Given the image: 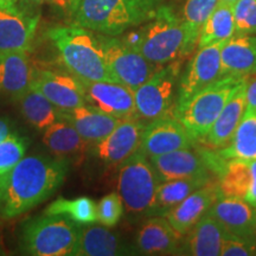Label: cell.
Here are the masks:
<instances>
[{
  "label": "cell",
  "instance_id": "1",
  "mask_svg": "<svg viewBox=\"0 0 256 256\" xmlns=\"http://www.w3.org/2000/svg\"><path fill=\"white\" fill-rule=\"evenodd\" d=\"M68 160L44 156H24L0 176V217L11 220L52 196L66 180Z\"/></svg>",
  "mask_w": 256,
  "mask_h": 256
},
{
  "label": "cell",
  "instance_id": "2",
  "mask_svg": "<svg viewBox=\"0 0 256 256\" xmlns=\"http://www.w3.org/2000/svg\"><path fill=\"white\" fill-rule=\"evenodd\" d=\"M121 40L160 66L182 60L192 52L183 20L166 5L160 6L151 20L128 32Z\"/></svg>",
  "mask_w": 256,
  "mask_h": 256
},
{
  "label": "cell",
  "instance_id": "3",
  "mask_svg": "<svg viewBox=\"0 0 256 256\" xmlns=\"http://www.w3.org/2000/svg\"><path fill=\"white\" fill-rule=\"evenodd\" d=\"M162 0H81L74 24L106 36H120L154 17Z\"/></svg>",
  "mask_w": 256,
  "mask_h": 256
},
{
  "label": "cell",
  "instance_id": "4",
  "mask_svg": "<svg viewBox=\"0 0 256 256\" xmlns=\"http://www.w3.org/2000/svg\"><path fill=\"white\" fill-rule=\"evenodd\" d=\"M48 36L74 76L87 81L114 82L106 66L100 40L92 31L74 24L52 28Z\"/></svg>",
  "mask_w": 256,
  "mask_h": 256
},
{
  "label": "cell",
  "instance_id": "5",
  "mask_svg": "<svg viewBox=\"0 0 256 256\" xmlns=\"http://www.w3.org/2000/svg\"><path fill=\"white\" fill-rule=\"evenodd\" d=\"M246 78L234 75L222 76L176 107L172 115L183 124L194 142L203 140L230 96Z\"/></svg>",
  "mask_w": 256,
  "mask_h": 256
},
{
  "label": "cell",
  "instance_id": "6",
  "mask_svg": "<svg viewBox=\"0 0 256 256\" xmlns=\"http://www.w3.org/2000/svg\"><path fill=\"white\" fill-rule=\"evenodd\" d=\"M81 224L60 215H46L25 224L22 248L34 256L74 255Z\"/></svg>",
  "mask_w": 256,
  "mask_h": 256
},
{
  "label": "cell",
  "instance_id": "7",
  "mask_svg": "<svg viewBox=\"0 0 256 256\" xmlns=\"http://www.w3.org/2000/svg\"><path fill=\"white\" fill-rule=\"evenodd\" d=\"M162 178L151 160L142 152L136 151L120 164L118 174V194L130 215H148L156 188Z\"/></svg>",
  "mask_w": 256,
  "mask_h": 256
},
{
  "label": "cell",
  "instance_id": "8",
  "mask_svg": "<svg viewBox=\"0 0 256 256\" xmlns=\"http://www.w3.org/2000/svg\"><path fill=\"white\" fill-rule=\"evenodd\" d=\"M179 72L180 60L168 63L134 90L136 113L140 119L150 122L172 115L177 98Z\"/></svg>",
  "mask_w": 256,
  "mask_h": 256
},
{
  "label": "cell",
  "instance_id": "9",
  "mask_svg": "<svg viewBox=\"0 0 256 256\" xmlns=\"http://www.w3.org/2000/svg\"><path fill=\"white\" fill-rule=\"evenodd\" d=\"M108 72L114 82L136 90L154 74L160 66L151 63L139 51L128 46L121 38L98 36Z\"/></svg>",
  "mask_w": 256,
  "mask_h": 256
},
{
  "label": "cell",
  "instance_id": "10",
  "mask_svg": "<svg viewBox=\"0 0 256 256\" xmlns=\"http://www.w3.org/2000/svg\"><path fill=\"white\" fill-rule=\"evenodd\" d=\"M223 43L198 48L196 55L192 57L180 81L178 82L174 108L183 104L196 92L222 78L220 49Z\"/></svg>",
  "mask_w": 256,
  "mask_h": 256
},
{
  "label": "cell",
  "instance_id": "11",
  "mask_svg": "<svg viewBox=\"0 0 256 256\" xmlns=\"http://www.w3.org/2000/svg\"><path fill=\"white\" fill-rule=\"evenodd\" d=\"M194 142L183 124L174 115H168L146 124L139 151L153 158L177 150L190 148Z\"/></svg>",
  "mask_w": 256,
  "mask_h": 256
},
{
  "label": "cell",
  "instance_id": "12",
  "mask_svg": "<svg viewBox=\"0 0 256 256\" xmlns=\"http://www.w3.org/2000/svg\"><path fill=\"white\" fill-rule=\"evenodd\" d=\"M146 124L139 116L127 118L107 136L95 144V154L108 165H120L139 151Z\"/></svg>",
  "mask_w": 256,
  "mask_h": 256
},
{
  "label": "cell",
  "instance_id": "13",
  "mask_svg": "<svg viewBox=\"0 0 256 256\" xmlns=\"http://www.w3.org/2000/svg\"><path fill=\"white\" fill-rule=\"evenodd\" d=\"M81 82L87 104L118 119L139 116L132 89L116 82L87 80H81Z\"/></svg>",
  "mask_w": 256,
  "mask_h": 256
},
{
  "label": "cell",
  "instance_id": "14",
  "mask_svg": "<svg viewBox=\"0 0 256 256\" xmlns=\"http://www.w3.org/2000/svg\"><path fill=\"white\" fill-rule=\"evenodd\" d=\"M31 86L62 110H70L86 104L84 88L81 80L70 72L34 70Z\"/></svg>",
  "mask_w": 256,
  "mask_h": 256
},
{
  "label": "cell",
  "instance_id": "15",
  "mask_svg": "<svg viewBox=\"0 0 256 256\" xmlns=\"http://www.w3.org/2000/svg\"><path fill=\"white\" fill-rule=\"evenodd\" d=\"M38 23L40 16L26 14L16 2L0 0V52L28 51Z\"/></svg>",
  "mask_w": 256,
  "mask_h": 256
},
{
  "label": "cell",
  "instance_id": "16",
  "mask_svg": "<svg viewBox=\"0 0 256 256\" xmlns=\"http://www.w3.org/2000/svg\"><path fill=\"white\" fill-rule=\"evenodd\" d=\"M229 236L256 244V209L241 198L220 197L208 211Z\"/></svg>",
  "mask_w": 256,
  "mask_h": 256
},
{
  "label": "cell",
  "instance_id": "17",
  "mask_svg": "<svg viewBox=\"0 0 256 256\" xmlns=\"http://www.w3.org/2000/svg\"><path fill=\"white\" fill-rule=\"evenodd\" d=\"M222 197L218 183L211 180L204 186L192 192L190 196L179 203L177 206L165 214L164 217L168 220L172 228L180 235H186L196 226L210 208Z\"/></svg>",
  "mask_w": 256,
  "mask_h": 256
},
{
  "label": "cell",
  "instance_id": "18",
  "mask_svg": "<svg viewBox=\"0 0 256 256\" xmlns=\"http://www.w3.org/2000/svg\"><path fill=\"white\" fill-rule=\"evenodd\" d=\"M182 240L164 216H151L138 232L136 247L144 255H178Z\"/></svg>",
  "mask_w": 256,
  "mask_h": 256
},
{
  "label": "cell",
  "instance_id": "19",
  "mask_svg": "<svg viewBox=\"0 0 256 256\" xmlns=\"http://www.w3.org/2000/svg\"><path fill=\"white\" fill-rule=\"evenodd\" d=\"M32 68L28 51L16 50L0 52V92L17 100L34 81Z\"/></svg>",
  "mask_w": 256,
  "mask_h": 256
},
{
  "label": "cell",
  "instance_id": "20",
  "mask_svg": "<svg viewBox=\"0 0 256 256\" xmlns=\"http://www.w3.org/2000/svg\"><path fill=\"white\" fill-rule=\"evenodd\" d=\"M222 76L256 74V34H235L222 44Z\"/></svg>",
  "mask_w": 256,
  "mask_h": 256
},
{
  "label": "cell",
  "instance_id": "21",
  "mask_svg": "<svg viewBox=\"0 0 256 256\" xmlns=\"http://www.w3.org/2000/svg\"><path fill=\"white\" fill-rule=\"evenodd\" d=\"M162 182L209 176V165L204 156L190 148H182L150 158Z\"/></svg>",
  "mask_w": 256,
  "mask_h": 256
},
{
  "label": "cell",
  "instance_id": "22",
  "mask_svg": "<svg viewBox=\"0 0 256 256\" xmlns=\"http://www.w3.org/2000/svg\"><path fill=\"white\" fill-rule=\"evenodd\" d=\"M246 83L247 78L242 81L230 96L224 108L220 112L209 133L204 138L208 145L223 148L232 142L236 128L241 122L243 114L247 110V98H246Z\"/></svg>",
  "mask_w": 256,
  "mask_h": 256
},
{
  "label": "cell",
  "instance_id": "23",
  "mask_svg": "<svg viewBox=\"0 0 256 256\" xmlns=\"http://www.w3.org/2000/svg\"><path fill=\"white\" fill-rule=\"evenodd\" d=\"M184 236L178 255L217 256L220 255L226 234L220 223L206 212Z\"/></svg>",
  "mask_w": 256,
  "mask_h": 256
},
{
  "label": "cell",
  "instance_id": "24",
  "mask_svg": "<svg viewBox=\"0 0 256 256\" xmlns=\"http://www.w3.org/2000/svg\"><path fill=\"white\" fill-rule=\"evenodd\" d=\"M130 254V249L104 224H81L76 256H116Z\"/></svg>",
  "mask_w": 256,
  "mask_h": 256
},
{
  "label": "cell",
  "instance_id": "25",
  "mask_svg": "<svg viewBox=\"0 0 256 256\" xmlns=\"http://www.w3.org/2000/svg\"><path fill=\"white\" fill-rule=\"evenodd\" d=\"M62 119L72 124L87 142H98L110 134L122 119L112 116L89 104L63 110Z\"/></svg>",
  "mask_w": 256,
  "mask_h": 256
},
{
  "label": "cell",
  "instance_id": "26",
  "mask_svg": "<svg viewBox=\"0 0 256 256\" xmlns=\"http://www.w3.org/2000/svg\"><path fill=\"white\" fill-rule=\"evenodd\" d=\"M210 176L174 179L162 182L156 188L154 200L147 216H164L168 211L174 209L192 192L210 183Z\"/></svg>",
  "mask_w": 256,
  "mask_h": 256
},
{
  "label": "cell",
  "instance_id": "27",
  "mask_svg": "<svg viewBox=\"0 0 256 256\" xmlns=\"http://www.w3.org/2000/svg\"><path fill=\"white\" fill-rule=\"evenodd\" d=\"M43 142L54 156L64 160L83 154L88 144L72 124L63 119L44 130Z\"/></svg>",
  "mask_w": 256,
  "mask_h": 256
},
{
  "label": "cell",
  "instance_id": "28",
  "mask_svg": "<svg viewBox=\"0 0 256 256\" xmlns=\"http://www.w3.org/2000/svg\"><path fill=\"white\" fill-rule=\"evenodd\" d=\"M17 101L25 120L40 132H44L54 122L62 120L63 110L32 86Z\"/></svg>",
  "mask_w": 256,
  "mask_h": 256
},
{
  "label": "cell",
  "instance_id": "29",
  "mask_svg": "<svg viewBox=\"0 0 256 256\" xmlns=\"http://www.w3.org/2000/svg\"><path fill=\"white\" fill-rule=\"evenodd\" d=\"M217 154L224 160H256V110H246L232 142L220 148Z\"/></svg>",
  "mask_w": 256,
  "mask_h": 256
},
{
  "label": "cell",
  "instance_id": "30",
  "mask_svg": "<svg viewBox=\"0 0 256 256\" xmlns=\"http://www.w3.org/2000/svg\"><path fill=\"white\" fill-rule=\"evenodd\" d=\"M218 186L222 197L246 200L252 184L250 160L228 159L218 172Z\"/></svg>",
  "mask_w": 256,
  "mask_h": 256
},
{
  "label": "cell",
  "instance_id": "31",
  "mask_svg": "<svg viewBox=\"0 0 256 256\" xmlns=\"http://www.w3.org/2000/svg\"><path fill=\"white\" fill-rule=\"evenodd\" d=\"M234 5L218 2L212 14L200 28L198 38V48L223 43L235 34V20H234Z\"/></svg>",
  "mask_w": 256,
  "mask_h": 256
},
{
  "label": "cell",
  "instance_id": "32",
  "mask_svg": "<svg viewBox=\"0 0 256 256\" xmlns=\"http://www.w3.org/2000/svg\"><path fill=\"white\" fill-rule=\"evenodd\" d=\"M44 214L66 216L78 224L98 222V206L88 197H78L74 200L57 198L46 208Z\"/></svg>",
  "mask_w": 256,
  "mask_h": 256
},
{
  "label": "cell",
  "instance_id": "33",
  "mask_svg": "<svg viewBox=\"0 0 256 256\" xmlns=\"http://www.w3.org/2000/svg\"><path fill=\"white\" fill-rule=\"evenodd\" d=\"M220 0H186L183 8V20L188 34V44L192 51L197 46L200 28L218 5Z\"/></svg>",
  "mask_w": 256,
  "mask_h": 256
},
{
  "label": "cell",
  "instance_id": "34",
  "mask_svg": "<svg viewBox=\"0 0 256 256\" xmlns=\"http://www.w3.org/2000/svg\"><path fill=\"white\" fill-rule=\"evenodd\" d=\"M26 148V140L16 133H11L0 142V176L14 168L24 158Z\"/></svg>",
  "mask_w": 256,
  "mask_h": 256
},
{
  "label": "cell",
  "instance_id": "35",
  "mask_svg": "<svg viewBox=\"0 0 256 256\" xmlns=\"http://www.w3.org/2000/svg\"><path fill=\"white\" fill-rule=\"evenodd\" d=\"M98 206V222L104 224V226H116L124 215V202L116 192H110L101 198Z\"/></svg>",
  "mask_w": 256,
  "mask_h": 256
},
{
  "label": "cell",
  "instance_id": "36",
  "mask_svg": "<svg viewBox=\"0 0 256 256\" xmlns=\"http://www.w3.org/2000/svg\"><path fill=\"white\" fill-rule=\"evenodd\" d=\"M232 11L235 34H256V0H238Z\"/></svg>",
  "mask_w": 256,
  "mask_h": 256
},
{
  "label": "cell",
  "instance_id": "37",
  "mask_svg": "<svg viewBox=\"0 0 256 256\" xmlns=\"http://www.w3.org/2000/svg\"><path fill=\"white\" fill-rule=\"evenodd\" d=\"M222 256H252L256 255V244L243 241L241 238L226 235L224 238L222 249Z\"/></svg>",
  "mask_w": 256,
  "mask_h": 256
},
{
  "label": "cell",
  "instance_id": "38",
  "mask_svg": "<svg viewBox=\"0 0 256 256\" xmlns=\"http://www.w3.org/2000/svg\"><path fill=\"white\" fill-rule=\"evenodd\" d=\"M250 168H252V184L244 200L248 202L252 206H254L256 209V160H250Z\"/></svg>",
  "mask_w": 256,
  "mask_h": 256
},
{
  "label": "cell",
  "instance_id": "39",
  "mask_svg": "<svg viewBox=\"0 0 256 256\" xmlns=\"http://www.w3.org/2000/svg\"><path fill=\"white\" fill-rule=\"evenodd\" d=\"M246 98L247 110H256V78L246 83Z\"/></svg>",
  "mask_w": 256,
  "mask_h": 256
},
{
  "label": "cell",
  "instance_id": "40",
  "mask_svg": "<svg viewBox=\"0 0 256 256\" xmlns=\"http://www.w3.org/2000/svg\"><path fill=\"white\" fill-rule=\"evenodd\" d=\"M11 133H14V126L11 121L6 118H0V142H2Z\"/></svg>",
  "mask_w": 256,
  "mask_h": 256
},
{
  "label": "cell",
  "instance_id": "41",
  "mask_svg": "<svg viewBox=\"0 0 256 256\" xmlns=\"http://www.w3.org/2000/svg\"><path fill=\"white\" fill-rule=\"evenodd\" d=\"M80 2H81V0H68V6H69L70 12H72V14H74V12L76 11Z\"/></svg>",
  "mask_w": 256,
  "mask_h": 256
},
{
  "label": "cell",
  "instance_id": "42",
  "mask_svg": "<svg viewBox=\"0 0 256 256\" xmlns=\"http://www.w3.org/2000/svg\"><path fill=\"white\" fill-rule=\"evenodd\" d=\"M34 2H55L57 5H66L68 4V0H34Z\"/></svg>",
  "mask_w": 256,
  "mask_h": 256
},
{
  "label": "cell",
  "instance_id": "43",
  "mask_svg": "<svg viewBox=\"0 0 256 256\" xmlns=\"http://www.w3.org/2000/svg\"><path fill=\"white\" fill-rule=\"evenodd\" d=\"M238 0H220L218 2H223V4H228V5H234Z\"/></svg>",
  "mask_w": 256,
  "mask_h": 256
},
{
  "label": "cell",
  "instance_id": "44",
  "mask_svg": "<svg viewBox=\"0 0 256 256\" xmlns=\"http://www.w3.org/2000/svg\"><path fill=\"white\" fill-rule=\"evenodd\" d=\"M2 2H16L17 0H2Z\"/></svg>",
  "mask_w": 256,
  "mask_h": 256
}]
</instances>
